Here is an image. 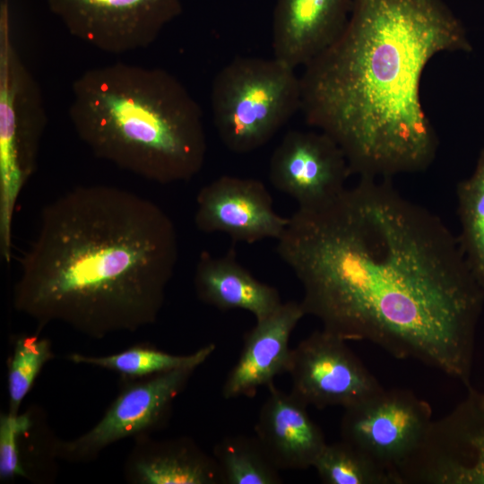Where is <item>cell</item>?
Segmentation results:
<instances>
[{
	"label": "cell",
	"instance_id": "6da1fadb",
	"mask_svg": "<svg viewBox=\"0 0 484 484\" xmlns=\"http://www.w3.org/2000/svg\"><path fill=\"white\" fill-rule=\"evenodd\" d=\"M276 252L324 330L471 386L484 288L443 220L392 178L359 177L326 203L298 207Z\"/></svg>",
	"mask_w": 484,
	"mask_h": 484
},
{
	"label": "cell",
	"instance_id": "7402d4cb",
	"mask_svg": "<svg viewBox=\"0 0 484 484\" xmlns=\"http://www.w3.org/2000/svg\"><path fill=\"white\" fill-rule=\"evenodd\" d=\"M313 468L325 484H398L390 471L342 439L326 444Z\"/></svg>",
	"mask_w": 484,
	"mask_h": 484
},
{
	"label": "cell",
	"instance_id": "52a82bcc",
	"mask_svg": "<svg viewBox=\"0 0 484 484\" xmlns=\"http://www.w3.org/2000/svg\"><path fill=\"white\" fill-rule=\"evenodd\" d=\"M397 477L399 484H484V393L468 387L463 400L433 420Z\"/></svg>",
	"mask_w": 484,
	"mask_h": 484
},
{
	"label": "cell",
	"instance_id": "30bf717a",
	"mask_svg": "<svg viewBox=\"0 0 484 484\" xmlns=\"http://www.w3.org/2000/svg\"><path fill=\"white\" fill-rule=\"evenodd\" d=\"M68 32L109 54L152 44L183 12L182 0H47Z\"/></svg>",
	"mask_w": 484,
	"mask_h": 484
},
{
	"label": "cell",
	"instance_id": "ffe728a7",
	"mask_svg": "<svg viewBox=\"0 0 484 484\" xmlns=\"http://www.w3.org/2000/svg\"><path fill=\"white\" fill-rule=\"evenodd\" d=\"M214 350L215 344L209 343L191 354L173 355L154 347L137 345L108 356L73 353L68 356V359L76 364L113 370L124 378H141L181 367H199Z\"/></svg>",
	"mask_w": 484,
	"mask_h": 484
},
{
	"label": "cell",
	"instance_id": "9a60e30c",
	"mask_svg": "<svg viewBox=\"0 0 484 484\" xmlns=\"http://www.w3.org/2000/svg\"><path fill=\"white\" fill-rule=\"evenodd\" d=\"M353 0H276L272 56L293 69L304 67L346 27Z\"/></svg>",
	"mask_w": 484,
	"mask_h": 484
},
{
	"label": "cell",
	"instance_id": "277c9868",
	"mask_svg": "<svg viewBox=\"0 0 484 484\" xmlns=\"http://www.w3.org/2000/svg\"><path fill=\"white\" fill-rule=\"evenodd\" d=\"M69 117L97 158L144 179L189 181L204 164L202 109L164 69L117 63L84 72L73 82Z\"/></svg>",
	"mask_w": 484,
	"mask_h": 484
},
{
	"label": "cell",
	"instance_id": "ac0fdd59",
	"mask_svg": "<svg viewBox=\"0 0 484 484\" xmlns=\"http://www.w3.org/2000/svg\"><path fill=\"white\" fill-rule=\"evenodd\" d=\"M125 475L135 484H222L213 456L186 437L152 441L138 436Z\"/></svg>",
	"mask_w": 484,
	"mask_h": 484
},
{
	"label": "cell",
	"instance_id": "603a6c76",
	"mask_svg": "<svg viewBox=\"0 0 484 484\" xmlns=\"http://www.w3.org/2000/svg\"><path fill=\"white\" fill-rule=\"evenodd\" d=\"M54 358L48 339L38 334L16 338L8 364L9 412L19 413L20 406L45 364Z\"/></svg>",
	"mask_w": 484,
	"mask_h": 484
},
{
	"label": "cell",
	"instance_id": "4fadbf2b",
	"mask_svg": "<svg viewBox=\"0 0 484 484\" xmlns=\"http://www.w3.org/2000/svg\"><path fill=\"white\" fill-rule=\"evenodd\" d=\"M288 223L289 218L274 211L264 184L255 178L221 176L203 186L196 196V228L204 233H225L234 242L277 240Z\"/></svg>",
	"mask_w": 484,
	"mask_h": 484
},
{
	"label": "cell",
	"instance_id": "7c38bea8",
	"mask_svg": "<svg viewBox=\"0 0 484 484\" xmlns=\"http://www.w3.org/2000/svg\"><path fill=\"white\" fill-rule=\"evenodd\" d=\"M350 170L344 152L325 133L290 130L274 149L269 180L298 208L322 205L344 189Z\"/></svg>",
	"mask_w": 484,
	"mask_h": 484
},
{
	"label": "cell",
	"instance_id": "5bb4252c",
	"mask_svg": "<svg viewBox=\"0 0 484 484\" xmlns=\"http://www.w3.org/2000/svg\"><path fill=\"white\" fill-rule=\"evenodd\" d=\"M305 315L300 302L287 301L268 316L255 320L223 384L221 393L225 399L253 397L260 387H268L276 376L288 372L290 339Z\"/></svg>",
	"mask_w": 484,
	"mask_h": 484
},
{
	"label": "cell",
	"instance_id": "8992f818",
	"mask_svg": "<svg viewBox=\"0 0 484 484\" xmlns=\"http://www.w3.org/2000/svg\"><path fill=\"white\" fill-rule=\"evenodd\" d=\"M46 114L39 90L12 40L8 0L0 2V255L12 256L13 221L37 168Z\"/></svg>",
	"mask_w": 484,
	"mask_h": 484
},
{
	"label": "cell",
	"instance_id": "7a4b0ae2",
	"mask_svg": "<svg viewBox=\"0 0 484 484\" xmlns=\"http://www.w3.org/2000/svg\"><path fill=\"white\" fill-rule=\"evenodd\" d=\"M471 50L444 0H353L343 31L303 67L301 111L341 147L351 175L423 172L438 150L424 71L439 54Z\"/></svg>",
	"mask_w": 484,
	"mask_h": 484
},
{
	"label": "cell",
	"instance_id": "3957f363",
	"mask_svg": "<svg viewBox=\"0 0 484 484\" xmlns=\"http://www.w3.org/2000/svg\"><path fill=\"white\" fill-rule=\"evenodd\" d=\"M178 258L176 228L155 203L104 185L46 205L13 286L14 308L94 339L156 322Z\"/></svg>",
	"mask_w": 484,
	"mask_h": 484
},
{
	"label": "cell",
	"instance_id": "9c48e42d",
	"mask_svg": "<svg viewBox=\"0 0 484 484\" xmlns=\"http://www.w3.org/2000/svg\"><path fill=\"white\" fill-rule=\"evenodd\" d=\"M198 367H181L147 377L124 378L118 395L90 430L56 445L63 459L88 462L122 439L147 436L169 419L175 399Z\"/></svg>",
	"mask_w": 484,
	"mask_h": 484
},
{
	"label": "cell",
	"instance_id": "cb8c5ba5",
	"mask_svg": "<svg viewBox=\"0 0 484 484\" xmlns=\"http://www.w3.org/2000/svg\"><path fill=\"white\" fill-rule=\"evenodd\" d=\"M32 417L27 413L1 414L0 417V480H12L26 477L19 440L32 428Z\"/></svg>",
	"mask_w": 484,
	"mask_h": 484
},
{
	"label": "cell",
	"instance_id": "d6986e66",
	"mask_svg": "<svg viewBox=\"0 0 484 484\" xmlns=\"http://www.w3.org/2000/svg\"><path fill=\"white\" fill-rule=\"evenodd\" d=\"M456 200L457 239L471 272L484 288V145L471 174L457 184Z\"/></svg>",
	"mask_w": 484,
	"mask_h": 484
},
{
	"label": "cell",
	"instance_id": "8fae6325",
	"mask_svg": "<svg viewBox=\"0 0 484 484\" xmlns=\"http://www.w3.org/2000/svg\"><path fill=\"white\" fill-rule=\"evenodd\" d=\"M322 328L291 349L290 392L307 406H352L383 386L347 345Z\"/></svg>",
	"mask_w": 484,
	"mask_h": 484
},
{
	"label": "cell",
	"instance_id": "e0dca14e",
	"mask_svg": "<svg viewBox=\"0 0 484 484\" xmlns=\"http://www.w3.org/2000/svg\"><path fill=\"white\" fill-rule=\"evenodd\" d=\"M194 285L202 302L222 311L246 310L255 320L268 316L282 304L278 290L254 277L238 261L234 249L220 256L203 251Z\"/></svg>",
	"mask_w": 484,
	"mask_h": 484
},
{
	"label": "cell",
	"instance_id": "2e32d148",
	"mask_svg": "<svg viewBox=\"0 0 484 484\" xmlns=\"http://www.w3.org/2000/svg\"><path fill=\"white\" fill-rule=\"evenodd\" d=\"M255 426V437L280 470L314 466L327 444L322 429L310 418L307 405L291 392L273 384Z\"/></svg>",
	"mask_w": 484,
	"mask_h": 484
},
{
	"label": "cell",
	"instance_id": "44dd1931",
	"mask_svg": "<svg viewBox=\"0 0 484 484\" xmlns=\"http://www.w3.org/2000/svg\"><path fill=\"white\" fill-rule=\"evenodd\" d=\"M222 484H281L280 469L258 439L243 435L220 439L213 448Z\"/></svg>",
	"mask_w": 484,
	"mask_h": 484
},
{
	"label": "cell",
	"instance_id": "ba28073f",
	"mask_svg": "<svg viewBox=\"0 0 484 484\" xmlns=\"http://www.w3.org/2000/svg\"><path fill=\"white\" fill-rule=\"evenodd\" d=\"M428 402L405 389H383L344 409L341 439L390 471H398L418 451L431 426Z\"/></svg>",
	"mask_w": 484,
	"mask_h": 484
},
{
	"label": "cell",
	"instance_id": "5b68a950",
	"mask_svg": "<svg viewBox=\"0 0 484 484\" xmlns=\"http://www.w3.org/2000/svg\"><path fill=\"white\" fill-rule=\"evenodd\" d=\"M210 100L221 143L232 152L249 153L301 110L300 76L273 56H238L215 75Z\"/></svg>",
	"mask_w": 484,
	"mask_h": 484
}]
</instances>
